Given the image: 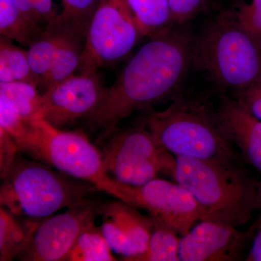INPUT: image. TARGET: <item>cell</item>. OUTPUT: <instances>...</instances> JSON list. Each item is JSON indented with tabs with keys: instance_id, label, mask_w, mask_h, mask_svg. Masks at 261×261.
<instances>
[{
	"instance_id": "f1b7e54d",
	"label": "cell",
	"mask_w": 261,
	"mask_h": 261,
	"mask_svg": "<svg viewBox=\"0 0 261 261\" xmlns=\"http://www.w3.org/2000/svg\"><path fill=\"white\" fill-rule=\"evenodd\" d=\"M234 92L236 99L261 121V80Z\"/></svg>"
},
{
	"instance_id": "4dcf8cb0",
	"label": "cell",
	"mask_w": 261,
	"mask_h": 261,
	"mask_svg": "<svg viewBox=\"0 0 261 261\" xmlns=\"http://www.w3.org/2000/svg\"><path fill=\"white\" fill-rule=\"evenodd\" d=\"M14 2L22 14L28 19L31 23L34 24L38 28L43 29L38 24L37 15H36L35 9H34V0H14Z\"/></svg>"
},
{
	"instance_id": "ffe728a7",
	"label": "cell",
	"mask_w": 261,
	"mask_h": 261,
	"mask_svg": "<svg viewBox=\"0 0 261 261\" xmlns=\"http://www.w3.org/2000/svg\"><path fill=\"white\" fill-rule=\"evenodd\" d=\"M13 42L8 38L0 37V83L29 82L37 84L27 51Z\"/></svg>"
},
{
	"instance_id": "cb8c5ba5",
	"label": "cell",
	"mask_w": 261,
	"mask_h": 261,
	"mask_svg": "<svg viewBox=\"0 0 261 261\" xmlns=\"http://www.w3.org/2000/svg\"><path fill=\"white\" fill-rule=\"evenodd\" d=\"M63 12L58 18L87 34L89 22L102 0H61Z\"/></svg>"
},
{
	"instance_id": "6da1fadb",
	"label": "cell",
	"mask_w": 261,
	"mask_h": 261,
	"mask_svg": "<svg viewBox=\"0 0 261 261\" xmlns=\"http://www.w3.org/2000/svg\"><path fill=\"white\" fill-rule=\"evenodd\" d=\"M181 25L161 31L142 46L123 68L95 111L89 124L105 137L135 111L148 109L179 87L192 62L194 38Z\"/></svg>"
},
{
	"instance_id": "f546056e",
	"label": "cell",
	"mask_w": 261,
	"mask_h": 261,
	"mask_svg": "<svg viewBox=\"0 0 261 261\" xmlns=\"http://www.w3.org/2000/svg\"><path fill=\"white\" fill-rule=\"evenodd\" d=\"M34 9L38 24L41 28L44 29L53 23L58 17L53 0H34Z\"/></svg>"
},
{
	"instance_id": "9c48e42d",
	"label": "cell",
	"mask_w": 261,
	"mask_h": 261,
	"mask_svg": "<svg viewBox=\"0 0 261 261\" xmlns=\"http://www.w3.org/2000/svg\"><path fill=\"white\" fill-rule=\"evenodd\" d=\"M123 202L148 211L152 219L185 235L199 221L208 220L194 196L178 182L156 178L141 186L121 184Z\"/></svg>"
},
{
	"instance_id": "d6a6232c",
	"label": "cell",
	"mask_w": 261,
	"mask_h": 261,
	"mask_svg": "<svg viewBox=\"0 0 261 261\" xmlns=\"http://www.w3.org/2000/svg\"><path fill=\"white\" fill-rule=\"evenodd\" d=\"M257 207L261 209V183L258 185V196H257Z\"/></svg>"
},
{
	"instance_id": "8fae6325",
	"label": "cell",
	"mask_w": 261,
	"mask_h": 261,
	"mask_svg": "<svg viewBox=\"0 0 261 261\" xmlns=\"http://www.w3.org/2000/svg\"><path fill=\"white\" fill-rule=\"evenodd\" d=\"M96 70H81L80 74L71 75L45 89L42 94L41 119L61 128L90 116L106 91Z\"/></svg>"
},
{
	"instance_id": "4fadbf2b",
	"label": "cell",
	"mask_w": 261,
	"mask_h": 261,
	"mask_svg": "<svg viewBox=\"0 0 261 261\" xmlns=\"http://www.w3.org/2000/svg\"><path fill=\"white\" fill-rule=\"evenodd\" d=\"M245 233L212 220L197 223L180 240L181 261H232L240 257Z\"/></svg>"
},
{
	"instance_id": "603a6c76",
	"label": "cell",
	"mask_w": 261,
	"mask_h": 261,
	"mask_svg": "<svg viewBox=\"0 0 261 261\" xmlns=\"http://www.w3.org/2000/svg\"><path fill=\"white\" fill-rule=\"evenodd\" d=\"M112 251L100 227H97L94 223H92L80 233L68 254L66 260H116L113 255Z\"/></svg>"
},
{
	"instance_id": "8992f818",
	"label": "cell",
	"mask_w": 261,
	"mask_h": 261,
	"mask_svg": "<svg viewBox=\"0 0 261 261\" xmlns=\"http://www.w3.org/2000/svg\"><path fill=\"white\" fill-rule=\"evenodd\" d=\"M18 149L121 200V184L108 174L100 151L80 132H66L44 120H34L29 122V135Z\"/></svg>"
},
{
	"instance_id": "83f0119b",
	"label": "cell",
	"mask_w": 261,
	"mask_h": 261,
	"mask_svg": "<svg viewBox=\"0 0 261 261\" xmlns=\"http://www.w3.org/2000/svg\"><path fill=\"white\" fill-rule=\"evenodd\" d=\"M18 147L13 139L0 128V173L4 178L16 160Z\"/></svg>"
},
{
	"instance_id": "ac0fdd59",
	"label": "cell",
	"mask_w": 261,
	"mask_h": 261,
	"mask_svg": "<svg viewBox=\"0 0 261 261\" xmlns=\"http://www.w3.org/2000/svg\"><path fill=\"white\" fill-rule=\"evenodd\" d=\"M140 37H152L172 27L169 0H126Z\"/></svg>"
},
{
	"instance_id": "836d02e7",
	"label": "cell",
	"mask_w": 261,
	"mask_h": 261,
	"mask_svg": "<svg viewBox=\"0 0 261 261\" xmlns=\"http://www.w3.org/2000/svg\"><path fill=\"white\" fill-rule=\"evenodd\" d=\"M232 1L236 8H238L239 7L241 6L245 3V0H232Z\"/></svg>"
},
{
	"instance_id": "d4e9b609",
	"label": "cell",
	"mask_w": 261,
	"mask_h": 261,
	"mask_svg": "<svg viewBox=\"0 0 261 261\" xmlns=\"http://www.w3.org/2000/svg\"><path fill=\"white\" fill-rule=\"evenodd\" d=\"M0 128L13 139L18 148L28 136L29 122L25 121L8 103L0 99Z\"/></svg>"
},
{
	"instance_id": "4316f807",
	"label": "cell",
	"mask_w": 261,
	"mask_h": 261,
	"mask_svg": "<svg viewBox=\"0 0 261 261\" xmlns=\"http://www.w3.org/2000/svg\"><path fill=\"white\" fill-rule=\"evenodd\" d=\"M236 13L239 21L247 31L261 37V0L245 1Z\"/></svg>"
},
{
	"instance_id": "30bf717a",
	"label": "cell",
	"mask_w": 261,
	"mask_h": 261,
	"mask_svg": "<svg viewBox=\"0 0 261 261\" xmlns=\"http://www.w3.org/2000/svg\"><path fill=\"white\" fill-rule=\"evenodd\" d=\"M99 205L85 199L65 212L47 218L39 224L23 253L25 261H62L67 257L80 233L94 222Z\"/></svg>"
},
{
	"instance_id": "52a82bcc",
	"label": "cell",
	"mask_w": 261,
	"mask_h": 261,
	"mask_svg": "<svg viewBox=\"0 0 261 261\" xmlns=\"http://www.w3.org/2000/svg\"><path fill=\"white\" fill-rule=\"evenodd\" d=\"M103 147V163L108 174L116 181L141 186L160 174L174 175L176 157L142 127L111 133ZM108 135V136H109Z\"/></svg>"
},
{
	"instance_id": "ba28073f",
	"label": "cell",
	"mask_w": 261,
	"mask_h": 261,
	"mask_svg": "<svg viewBox=\"0 0 261 261\" xmlns=\"http://www.w3.org/2000/svg\"><path fill=\"white\" fill-rule=\"evenodd\" d=\"M140 38L126 0H102L87 29L80 71L118 63Z\"/></svg>"
},
{
	"instance_id": "3957f363",
	"label": "cell",
	"mask_w": 261,
	"mask_h": 261,
	"mask_svg": "<svg viewBox=\"0 0 261 261\" xmlns=\"http://www.w3.org/2000/svg\"><path fill=\"white\" fill-rule=\"evenodd\" d=\"M173 178L194 196L208 220L238 228L246 224L258 207V185L238 163L176 157Z\"/></svg>"
},
{
	"instance_id": "7a4b0ae2",
	"label": "cell",
	"mask_w": 261,
	"mask_h": 261,
	"mask_svg": "<svg viewBox=\"0 0 261 261\" xmlns=\"http://www.w3.org/2000/svg\"><path fill=\"white\" fill-rule=\"evenodd\" d=\"M192 62L220 87L241 90L261 80V37L240 23L236 11H225L194 39Z\"/></svg>"
},
{
	"instance_id": "5b68a950",
	"label": "cell",
	"mask_w": 261,
	"mask_h": 261,
	"mask_svg": "<svg viewBox=\"0 0 261 261\" xmlns=\"http://www.w3.org/2000/svg\"><path fill=\"white\" fill-rule=\"evenodd\" d=\"M95 190L92 184L56 171L40 161L17 158L3 178L0 203L15 216L45 219L88 198Z\"/></svg>"
},
{
	"instance_id": "7c38bea8",
	"label": "cell",
	"mask_w": 261,
	"mask_h": 261,
	"mask_svg": "<svg viewBox=\"0 0 261 261\" xmlns=\"http://www.w3.org/2000/svg\"><path fill=\"white\" fill-rule=\"evenodd\" d=\"M101 231L108 245L123 259L145 251L154 229L153 219L142 216L134 206L118 200L99 205Z\"/></svg>"
},
{
	"instance_id": "1f68e13d",
	"label": "cell",
	"mask_w": 261,
	"mask_h": 261,
	"mask_svg": "<svg viewBox=\"0 0 261 261\" xmlns=\"http://www.w3.org/2000/svg\"><path fill=\"white\" fill-rule=\"evenodd\" d=\"M247 260L261 261V228L253 239Z\"/></svg>"
},
{
	"instance_id": "484cf974",
	"label": "cell",
	"mask_w": 261,
	"mask_h": 261,
	"mask_svg": "<svg viewBox=\"0 0 261 261\" xmlns=\"http://www.w3.org/2000/svg\"><path fill=\"white\" fill-rule=\"evenodd\" d=\"M209 0H169L171 25H183L200 13Z\"/></svg>"
},
{
	"instance_id": "7402d4cb",
	"label": "cell",
	"mask_w": 261,
	"mask_h": 261,
	"mask_svg": "<svg viewBox=\"0 0 261 261\" xmlns=\"http://www.w3.org/2000/svg\"><path fill=\"white\" fill-rule=\"evenodd\" d=\"M42 29L25 18L14 0H0V34L23 46L30 45Z\"/></svg>"
},
{
	"instance_id": "e0dca14e",
	"label": "cell",
	"mask_w": 261,
	"mask_h": 261,
	"mask_svg": "<svg viewBox=\"0 0 261 261\" xmlns=\"http://www.w3.org/2000/svg\"><path fill=\"white\" fill-rule=\"evenodd\" d=\"M17 216L0 207V260L11 261L28 247L33 234L40 224L37 220L20 221Z\"/></svg>"
},
{
	"instance_id": "9a60e30c",
	"label": "cell",
	"mask_w": 261,
	"mask_h": 261,
	"mask_svg": "<svg viewBox=\"0 0 261 261\" xmlns=\"http://www.w3.org/2000/svg\"><path fill=\"white\" fill-rule=\"evenodd\" d=\"M66 24V30L57 48L42 87L44 90L74 75L80 68L86 33Z\"/></svg>"
},
{
	"instance_id": "5bb4252c",
	"label": "cell",
	"mask_w": 261,
	"mask_h": 261,
	"mask_svg": "<svg viewBox=\"0 0 261 261\" xmlns=\"http://www.w3.org/2000/svg\"><path fill=\"white\" fill-rule=\"evenodd\" d=\"M225 137L261 171V121L237 99L222 97L214 112Z\"/></svg>"
},
{
	"instance_id": "2e32d148",
	"label": "cell",
	"mask_w": 261,
	"mask_h": 261,
	"mask_svg": "<svg viewBox=\"0 0 261 261\" xmlns=\"http://www.w3.org/2000/svg\"><path fill=\"white\" fill-rule=\"evenodd\" d=\"M67 24L57 17L43 29L32 41L27 50L29 64L38 87H42L57 48L66 30Z\"/></svg>"
},
{
	"instance_id": "d6986e66",
	"label": "cell",
	"mask_w": 261,
	"mask_h": 261,
	"mask_svg": "<svg viewBox=\"0 0 261 261\" xmlns=\"http://www.w3.org/2000/svg\"><path fill=\"white\" fill-rule=\"evenodd\" d=\"M0 99L13 108L25 121L41 119L42 94L37 84L29 82L0 83Z\"/></svg>"
},
{
	"instance_id": "277c9868",
	"label": "cell",
	"mask_w": 261,
	"mask_h": 261,
	"mask_svg": "<svg viewBox=\"0 0 261 261\" xmlns=\"http://www.w3.org/2000/svg\"><path fill=\"white\" fill-rule=\"evenodd\" d=\"M145 123L158 143L175 157L238 163L214 113L202 105L178 98L163 111L147 109Z\"/></svg>"
},
{
	"instance_id": "44dd1931",
	"label": "cell",
	"mask_w": 261,
	"mask_h": 261,
	"mask_svg": "<svg viewBox=\"0 0 261 261\" xmlns=\"http://www.w3.org/2000/svg\"><path fill=\"white\" fill-rule=\"evenodd\" d=\"M154 221V229L145 251L123 259L124 261H180L181 238L171 228Z\"/></svg>"
}]
</instances>
